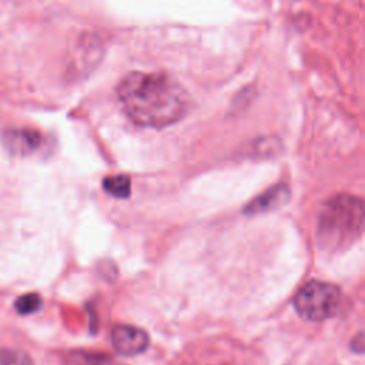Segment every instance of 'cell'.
<instances>
[{
  "label": "cell",
  "mask_w": 365,
  "mask_h": 365,
  "mask_svg": "<svg viewBox=\"0 0 365 365\" xmlns=\"http://www.w3.org/2000/svg\"><path fill=\"white\" fill-rule=\"evenodd\" d=\"M117 97L136 125L163 129L180 121L190 109L184 86L163 72H131L120 80Z\"/></svg>",
  "instance_id": "cell-1"
},
{
  "label": "cell",
  "mask_w": 365,
  "mask_h": 365,
  "mask_svg": "<svg viewBox=\"0 0 365 365\" xmlns=\"http://www.w3.org/2000/svg\"><path fill=\"white\" fill-rule=\"evenodd\" d=\"M364 233V203L360 197L338 194L328 199L318 213V247L329 254L353 247Z\"/></svg>",
  "instance_id": "cell-2"
},
{
  "label": "cell",
  "mask_w": 365,
  "mask_h": 365,
  "mask_svg": "<svg viewBox=\"0 0 365 365\" xmlns=\"http://www.w3.org/2000/svg\"><path fill=\"white\" fill-rule=\"evenodd\" d=\"M295 310L307 321H324L334 317L341 305V291L324 281H310L295 295Z\"/></svg>",
  "instance_id": "cell-3"
},
{
  "label": "cell",
  "mask_w": 365,
  "mask_h": 365,
  "mask_svg": "<svg viewBox=\"0 0 365 365\" xmlns=\"http://www.w3.org/2000/svg\"><path fill=\"white\" fill-rule=\"evenodd\" d=\"M149 342V336L143 329L133 325H117L112 331V344L120 355L134 357L143 354Z\"/></svg>",
  "instance_id": "cell-4"
},
{
  "label": "cell",
  "mask_w": 365,
  "mask_h": 365,
  "mask_svg": "<svg viewBox=\"0 0 365 365\" xmlns=\"http://www.w3.org/2000/svg\"><path fill=\"white\" fill-rule=\"evenodd\" d=\"M2 143L12 155H29L42 143V134L33 129H8L2 134Z\"/></svg>",
  "instance_id": "cell-5"
},
{
  "label": "cell",
  "mask_w": 365,
  "mask_h": 365,
  "mask_svg": "<svg viewBox=\"0 0 365 365\" xmlns=\"http://www.w3.org/2000/svg\"><path fill=\"white\" fill-rule=\"evenodd\" d=\"M288 200H290L288 186L277 184V186L268 188L266 193L260 194L253 201H250L244 208V213L247 216L270 213V212L277 210V208L283 207Z\"/></svg>",
  "instance_id": "cell-6"
},
{
  "label": "cell",
  "mask_w": 365,
  "mask_h": 365,
  "mask_svg": "<svg viewBox=\"0 0 365 365\" xmlns=\"http://www.w3.org/2000/svg\"><path fill=\"white\" fill-rule=\"evenodd\" d=\"M64 365H116L108 354L75 350L68 351L64 357Z\"/></svg>",
  "instance_id": "cell-7"
},
{
  "label": "cell",
  "mask_w": 365,
  "mask_h": 365,
  "mask_svg": "<svg viewBox=\"0 0 365 365\" xmlns=\"http://www.w3.org/2000/svg\"><path fill=\"white\" fill-rule=\"evenodd\" d=\"M103 188L116 199H127L131 191V180L126 175L110 176L103 180Z\"/></svg>",
  "instance_id": "cell-8"
},
{
  "label": "cell",
  "mask_w": 365,
  "mask_h": 365,
  "mask_svg": "<svg viewBox=\"0 0 365 365\" xmlns=\"http://www.w3.org/2000/svg\"><path fill=\"white\" fill-rule=\"evenodd\" d=\"M43 305V300L38 292H29L21 295L19 299L14 301V310L19 312L21 316H30L38 312Z\"/></svg>",
  "instance_id": "cell-9"
},
{
  "label": "cell",
  "mask_w": 365,
  "mask_h": 365,
  "mask_svg": "<svg viewBox=\"0 0 365 365\" xmlns=\"http://www.w3.org/2000/svg\"><path fill=\"white\" fill-rule=\"evenodd\" d=\"M0 365H34V362L23 350L0 349Z\"/></svg>",
  "instance_id": "cell-10"
},
{
  "label": "cell",
  "mask_w": 365,
  "mask_h": 365,
  "mask_svg": "<svg viewBox=\"0 0 365 365\" xmlns=\"http://www.w3.org/2000/svg\"><path fill=\"white\" fill-rule=\"evenodd\" d=\"M353 350L355 353H360V354L364 351V337H362L361 333L353 341Z\"/></svg>",
  "instance_id": "cell-11"
}]
</instances>
